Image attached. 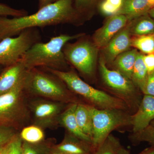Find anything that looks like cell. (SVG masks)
Here are the masks:
<instances>
[{
    "mask_svg": "<svg viewBox=\"0 0 154 154\" xmlns=\"http://www.w3.org/2000/svg\"><path fill=\"white\" fill-rule=\"evenodd\" d=\"M11 149V142L7 144L4 147L0 152V154H10Z\"/></svg>",
    "mask_w": 154,
    "mask_h": 154,
    "instance_id": "e575fe53",
    "label": "cell"
},
{
    "mask_svg": "<svg viewBox=\"0 0 154 154\" xmlns=\"http://www.w3.org/2000/svg\"><path fill=\"white\" fill-rule=\"evenodd\" d=\"M17 134L13 127L0 124V146L9 143Z\"/></svg>",
    "mask_w": 154,
    "mask_h": 154,
    "instance_id": "f1b7e54d",
    "label": "cell"
},
{
    "mask_svg": "<svg viewBox=\"0 0 154 154\" xmlns=\"http://www.w3.org/2000/svg\"><path fill=\"white\" fill-rule=\"evenodd\" d=\"M45 69L58 77L72 91L82 96L96 108L123 110L126 109L127 104L122 99L93 88L72 71H63Z\"/></svg>",
    "mask_w": 154,
    "mask_h": 154,
    "instance_id": "277c9868",
    "label": "cell"
},
{
    "mask_svg": "<svg viewBox=\"0 0 154 154\" xmlns=\"http://www.w3.org/2000/svg\"><path fill=\"white\" fill-rule=\"evenodd\" d=\"M131 46L146 54L154 53V33L135 36L131 38Z\"/></svg>",
    "mask_w": 154,
    "mask_h": 154,
    "instance_id": "cb8c5ba5",
    "label": "cell"
},
{
    "mask_svg": "<svg viewBox=\"0 0 154 154\" xmlns=\"http://www.w3.org/2000/svg\"><path fill=\"white\" fill-rule=\"evenodd\" d=\"M93 154H131L117 137L110 134L97 147Z\"/></svg>",
    "mask_w": 154,
    "mask_h": 154,
    "instance_id": "44dd1931",
    "label": "cell"
},
{
    "mask_svg": "<svg viewBox=\"0 0 154 154\" xmlns=\"http://www.w3.org/2000/svg\"><path fill=\"white\" fill-rule=\"evenodd\" d=\"M131 35L128 23L103 48V58L105 62L112 63L117 56L129 50L131 46Z\"/></svg>",
    "mask_w": 154,
    "mask_h": 154,
    "instance_id": "7c38bea8",
    "label": "cell"
},
{
    "mask_svg": "<svg viewBox=\"0 0 154 154\" xmlns=\"http://www.w3.org/2000/svg\"><path fill=\"white\" fill-rule=\"evenodd\" d=\"M143 55L138 53L135 63L131 80L136 87L142 92L145 85L148 73L143 62Z\"/></svg>",
    "mask_w": 154,
    "mask_h": 154,
    "instance_id": "7402d4cb",
    "label": "cell"
},
{
    "mask_svg": "<svg viewBox=\"0 0 154 154\" xmlns=\"http://www.w3.org/2000/svg\"><path fill=\"white\" fill-rule=\"evenodd\" d=\"M128 22L131 35L140 36L154 33V19L148 14L137 17Z\"/></svg>",
    "mask_w": 154,
    "mask_h": 154,
    "instance_id": "d6986e66",
    "label": "cell"
},
{
    "mask_svg": "<svg viewBox=\"0 0 154 154\" xmlns=\"http://www.w3.org/2000/svg\"><path fill=\"white\" fill-rule=\"evenodd\" d=\"M54 145V140L52 139L44 140L34 143L23 141V154H49Z\"/></svg>",
    "mask_w": 154,
    "mask_h": 154,
    "instance_id": "603a6c76",
    "label": "cell"
},
{
    "mask_svg": "<svg viewBox=\"0 0 154 154\" xmlns=\"http://www.w3.org/2000/svg\"><path fill=\"white\" fill-rule=\"evenodd\" d=\"M99 70L105 85L119 95L120 99L127 105L133 100L136 94V86L131 80L116 70L108 69L103 58H101L99 60Z\"/></svg>",
    "mask_w": 154,
    "mask_h": 154,
    "instance_id": "9c48e42d",
    "label": "cell"
},
{
    "mask_svg": "<svg viewBox=\"0 0 154 154\" xmlns=\"http://www.w3.org/2000/svg\"><path fill=\"white\" fill-rule=\"evenodd\" d=\"M44 69L45 71L40 68L27 69L24 77L25 93L56 102L75 103L65 84L55 75Z\"/></svg>",
    "mask_w": 154,
    "mask_h": 154,
    "instance_id": "3957f363",
    "label": "cell"
},
{
    "mask_svg": "<svg viewBox=\"0 0 154 154\" xmlns=\"http://www.w3.org/2000/svg\"><path fill=\"white\" fill-rule=\"evenodd\" d=\"M148 14L152 18L154 19V8L150 10Z\"/></svg>",
    "mask_w": 154,
    "mask_h": 154,
    "instance_id": "8d00e7d4",
    "label": "cell"
},
{
    "mask_svg": "<svg viewBox=\"0 0 154 154\" xmlns=\"http://www.w3.org/2000/svg\"><path fill=\"white\" fill-rule=\"evenodd\" d=\"M24 77L12 90L0 95V124L14 128V125L27 118L28 110L24 96Z\"/></svg>",
    "mask_w": 154,
    "mask_h": 154,
    "instance_id": "ba28073f",
    "label": "cell"
},
{
    "mask_svg": "<svg viewBox=\"0 0 154 154\" xmlns=\"http://www.w3.org/2000/svg\"><path fill=\"white\" fill-rule=\"evenodd\" d=\"M1 65H0V72H1Z\"/></svg>",
    "mask_w": 154,
    "mask_h": 154,
    "instance_id": "60d3db41",
    "label": "cell"
},
{
    "mask_svg": "<svg viewBox=\"0 0 154 154\" xmlns=\"http://www.w3.org/2000/svg\"><path fill=\"white\" fill-rule=\"evenodd\" d=\"M122 3V0H103L99 5V10L105 16H114L118 14Z\"/></svg>",
    "mask_w": 154,
    "mask_h": 154,
    "instance_id": "484cf974",
    "label": "cell"
},
{
    "mask_svg": "<svg viewBox=\"0 0 154 154\" xmlns=\"http://www.w3.org/2000/svg\"><path fill=\"white\" fill-rule=\"evenodd\" d=\"M4 146H0V152H1V151L2 150V149L3 147Z\"/></svg>",
    "mask_w": 154,
    "mask_h": 154,
    "instance_id": "ab89813d",
    "label": "cell"
},
{
    "mask_svg": "<svg viewBox=\"0 0 154 154\" xmlns=\"http://www.w3.org/2000/svg\"><path fill=\"white\" fill-rule=\"evenodd\" d=\"M76 118L80 129L92 140L93 119L89 105L78 104L75 110Z\"/></svg>",
    "mask_w": 154,
    "mask_h": 154,
    "instance_id": "ffe728a7",
    "label": "cell"
},
{
    "mask_svg": "<svg viewBox=\"0 0 154 154\" xmlns=\"http://www.w3.org/2000/svg\"><path fill=\"white\" fill-rule=\"evenodd\" d=\"M150 125H151L152 126L154 127V119L152 121V122H151Z\"/></svg>",
    "mask_w": 154,
    "mask_h": 154,
    "instance_id": "f35d334b",
    "label": "cell"
},
{
    "mask_svg": "<svg viewBox=\"0 0 154 154\" xmlns=\"http://www.w3.org/2000/svg\"><path fill=\"white\" fill-rule=\"evenodd\" d=\"M27 69L20 60L0 73V95L12 90L23 79Z\"/></svg>",
    "mask_w": 154,
    "mask_h": 154,
    "instance_id": "9a60e30c",
    "label": "cell"
},
{
    "mask_svg": "<svg viewBox=\"0 0 154 154\" xmlns=\"http://www.w3.org/2000/svg\"><path fill=\"white\" fill-rule=\"evenodd\" d=\"M154 119V97L144 95L134 115L131 116L133 133L142 131Z\"/></svg>",
    "mask_w": 154,
    "mask_h": 154,
    "instance_id": "4fadbf2b",
    "label": "cell"
},
{
    "mask_svg": "<svg viewBox=\"0 0 154 154\" xmlns=\"http://www.w3.org/2000/svg\"><path fill=\"white\" fill-rule=\"evenodd\" d=\"M41 38L37 28L26 29L16 37L3 38L0 41V65L7 67L16 63Z\"/></svg>",
    "mask_w": 154,
    "mask_h": 154,
    "instance_id": "52a82bcc",
    "label": "cell"
},
{
    "mask_svg": "<svg viewBox=\"0 0 154 154\" xmlns=\"http://www.w3.org/2000/svg\"><path fill=\"white\" fill-rule=\"evenodd\" d=\"M126 16L116 14L110 17L102 27L98 29L93 36V42L99 48L105 47L122 29L127 25Z\"/></svg>",
    "mask_w": 154,
    "mask_h": 154,
    "instance_id": "8fae6325",
    "label": "cell"
},
{
    "mask_svg": "<svg viewBox=\"0 0 154 154\" xmlns=\"http://www.w3.org/2000/svg\"><path fill=\"white\" fill-rule=\"evenodd\" d=\"M137 154H154V146H150Z\"/></svg>",
    "mask_w": 154,
    "mask_h": 154,
    "instance_id": "d590c367",
    "label": "cell"
},
{
    "mask_svg": "<svg viewBox=\"0 0 154 154\" xmlns=\"http://www.w3.org/2000/svg\"><path fill=\"white\" fill-rule=\"evenodd\" d=\"M20 136L22 140L30 143H37L45 140L44 133L42 128L36 125L23 128Z\"/></svg>",
    "mask_w": 154,
    "mask_h": 154,
    "instance_id": "d4e9b609",
    "label": "cell"
},
{
    "mask_svg": "<svg viewBox=\"0 0 154 154\" xmlns=\"http://www.w3.org/2000/svg\"><path fill=\"white\" fill-rule=\"evenodd\" d=\"M142 92L144 95L154 97V72L148 75Z\"/></svg>",
    "mask_w": 154,
    "mask_h": 154,
    "instance_id": "1f68e13d",
    "label": "cell"
},
{
    "mask_svg": "<svg viewBox=\"0 0 154 154\" xmlns=\"http://www.w3.org/2000/svg\"><path fill=\"white\" fill-rule=\"evenodd\" d=\"M65 103L46 100H37L31 103L35 125L42 128H51L59 124L60 117L64 110Z\"/></svg>",
    "mask_w": 154,
    "mask_h": 154,
    "instance_id": "30bf717a",
    "label": "cell"
},
{
    "mask_svg": "<svg viewBox=\"0 0 154 154\" xmlns=\"http://www.w3.org/2000/svg\"><path fill=\"white\" fill-rule=\"evenodd\" d=\"M98 0H74V7L82 17L90 14Z\"/></svg>",
    "mask_w": 154,
    "mask_h": 154,
    "instance_id": "83f0119b",
    "label": "cell"
},
{
    "mask_svg": "<svg viewBox=\"0 0 154 154\" xmlns=\"http://www.w3.org/2000/svg\"><path fill=\"white\" fill-rule=\"evenodd\" d=\"M23 140L18 134L11 142L10 154H23Z\"/></svg>",
    "mask_w": 154,
    "mask_h": 154,
    "instance_id": "4dcf8cb0",
    "label": "cell"
},
{
    "mask_svg": "<svg viewBox=\"0 0 154 154\" xmlns=\"http://www.w3.org/2000/svg\"><path fill=\"white\" fill-rule=\"evenodd\" d=\"M77 105L78 103H72L64 110L60 117L59 124L64 127L70 133L83 140L92 143L91 138L83 132L78 125L75 116Z\"/></svg>",
    "mask_w": 154,
    "mask_h": 154,
    "instance_id": "e0dca14e",
    "label": "cell"
},
{
    "mask_svg": "<svg viewBox=\"0 0 154 154\" xmlns=\"http://www.w3.org/2000/svg\"><path fill=\"white\" fill-rule=\"evenodd\" d=\"M131 139L134 143L145 142L154 146V127L150 125L142 131L133 133Z\"/></svg>",
    "mask_w": 154,
    "mask_h": 154,
    "instance_id": "4316f807",
    "label": "cell"
},
{
    "mask_svg": "<svg viewBox=\"0 0 154 154\" xmlns=\"http://www.w3.org/2000/svg\"><path fill=\"white\" fill-rule=\"evenodd\" d=\"M95 150L92 143L69 132L60 143L54 146L52 151L64 154H93Z\"/></svg>",
    "mask_w": 154,
    "mask_h": 154,
    "instance_id": "5bb4252c",
    "label": "cell"
},
{
    "mask_svg": "<svg viewBox=\"0 0 154 154\" xmlns=\"http://www.w3.org/2000/svg\"><path fill=\"white\" fill-rule=\"evenodd\" d=\"M49 154H64L63 153H62L59 152H55V151H51V152Z\"/></svg>",
    "mask_w": 154,
    "mask_h": 154,
    "instance_id": "74e56055",
    "label": "cell"
},
{
    "mask_svg": "<svg viewBox=\"0 0 154 154\" xmlns=\"http://www.w3.org/2000/svg\"><path fill=\"white\" fill-rule=\"evenodd\" d=\"M82 18L75 8L74 0H60L25 17H0V41L7 37L17 36L29 28L67 23L75 24L80 22Z\"/></svg>",
    "mask_w": 154,
    "mask_h": 154,
    "instance_id": "6da1fadb",
    "label": "cell"
},
{
    "mask_svg": "<svg viewBox=\"0 0 154 154\" xmlns=\"http://www.w3.org/2000/svg\"><path fill=\"white\" fill-rule=\"evenodd\" d=\"M27 15H28V12L25 10H17L0 4V17L11 16L14 17H20Z\"/></svg>",
    "mask_w": 154,
    "mask_h": 154,
    "instance_id": "f546056e",
    "label": "cell"
},
{
    "mask_svg": "<svg viewBox=\"0 0 154 154\" xmlns=\"http://www.w3.org/2000/svg\"><path fill=\"white\" fill-rule=\"evenodd\" d=\"M143 60L147 70L148 73L150 74L154 72V53L143 55Z\"/></svg>",
    "mask_w": 154,
    "mask_h": 154,
    "instance_id": "d6a6232c",
    "label": "cell"
},
{
    "mask_svg": "<svg viewBox=\"0 0 154 154\" xmlns=\"http://www.w3.org/2000/svg\"><path fill=\"white\" fill-rule=\"evenodd\" d=\"M138 53L136 49H132L127 51L117 56L112 63L116 70L131 80Z\"/></svg>",
    "mask_w": 154,
    "mask_h": 154,
    "instance_id": "ac0fdd59",
    "label": "cell"
},
{
    "mask_svg": "<svg viewBox=\"0 0 154 154\" xmlns=\"http://www.w3.org/2000/svg\"><path fill=\"white\" fill-rule=\"evenodd\" d=\"M85 36H81L74 43L67 42L63 51L68 63L84 76L90 77L95 72L98 48Z\"/></svg>",
    "mask_w": 154,
    "mask_h": 154,
    "instance_id": "8992f818",
    "label": "cell"
},
{
    "mask_svg": "<svg viewBox=\"0 0 154 154\" xmlns=\"http://www.w3.org/2000/svg\"><path fill=\"white\" fill-rule=\"evenodd\" d=\"M60 0H38V9L41 8L42 7L56 2Z\"/></svg>",
    "mask_w": 154,
    "mask_h": 154,
    "instance_id": "836d02e7",
    "label": "cell"
},
{
    "mask_svg": "<svg viewBox=\"0 0 154 154\" xmlns=\"http://www.w3.org/2000/svg\"><path fill=\"white\" fill-rule=\"evenodd\" d=\"M154 8V0H122L117 14L126 16L128 22L148 13Z\"/></svg>",
    "mask_w": 154,
    "mask_h": 154,
    "instance_id": "2e32d148",
    "label": "cell"
},
{
    "mask_svg": "<svg viewBox=\"0 0 154 154\" xmlns=\"http://www.w3.org/2000/svg\"><path fill=\"white\" fill-rule=\"evenodd\" d=\"M93 119L92 144L94 149L99 146L114 130L131 125V116L124 110L99 109L89 105Z\"/></svg>",
    "mask_w": 154,
    "mask_h": 154,
    "instance_id": "5b68a950",
    "label": "cell"
},
{
    "mask_svg": "<svg viewBox=\"0 0 154 154\" xmlns=\"http://www.w3.org/2000/svg\"><path fill=\"white\" fill-rule=\"evenodd\" d=\"M85 34H62L53 37L46 42H39L33 45L21 60L27 69L42 68L65 71L68 63L63 51L64 46L71 40Z\"/></svg>",
    "mask_w": 154,
    "mask_h": 154,
    "instance_id": "7a4b0ae2",
    "label": "cell"
}]
</instances>
